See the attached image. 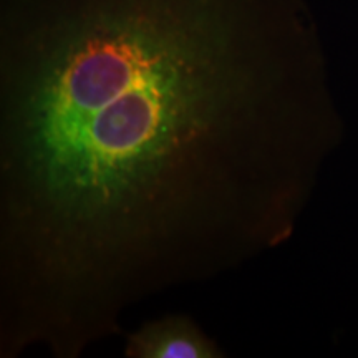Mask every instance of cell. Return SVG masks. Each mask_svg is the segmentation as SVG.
Returning a JSON list of instances; mask_svg holds the SVG:
<instances>
[{
	"instance_id": "7a4b0ae2",
	"label": "cell",
	"mask_w": 358,
	"mask_h": 358,
	"mask_svg": "<svg viewBox=\"0 0 358 358\" xmlns=\"http://www.w3.org/2000/svg\"><path fill=\"white\" fill-rule=\"evenodd\" d=\"M127 358H222L226 353L191 317L181 313L148 320L127 334Z\"/></svg>"
},
{
	"instance_id": "6da1fadb",
	"label": "cell",
	"mask_w": 358,
	"mask_h": 358,
	"mask_svg": "<svg viewBox=\"0 0 358 358\" xmlns=\"http://www.w3.org/2000/svg\"><path fill=\"white\" fill-rule=\"evenodd\" d=\"M340 133L306 0H0V357L279 248Z\"/></svg>"
}]
</instances>
